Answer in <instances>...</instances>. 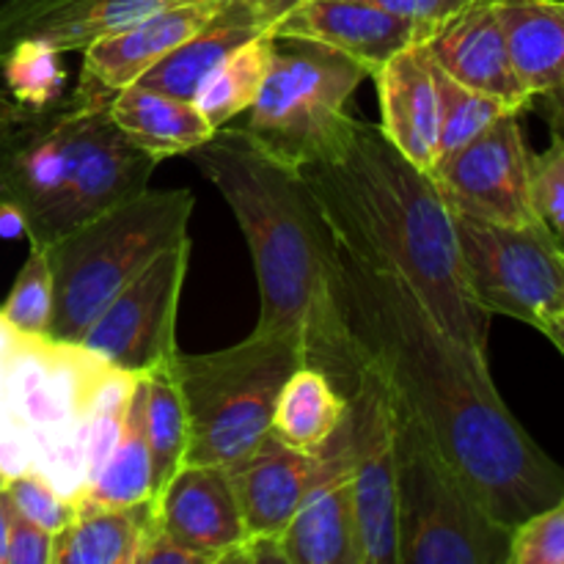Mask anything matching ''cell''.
Returning <instances> with one entry per match:
<instances>
[{
    "mask_svg": "<svg viewBox=\"0 0 564 564\" xmlns=\"http://www.w3.org/2000/svg\"><path fill=\"white\" fill-rule=\"evenodd\" d=\"M336 292L358 364L424 430L496 521L516 529L560 505L564 468L505 405L488 352L441 328L394 273L345 246Z\"/></svg>",
    "mask_w": 564,
    "mask_h": 564,
    "instance_id": "obj_1",
    "label": "cell"
},
{
    "mask_svg": "<svg viewBox=\"0 0 564 564\" xmlns=\"http://www.w3.org/2000/svg\"><path fill=\"white\" fill-rule=\"evenodd\" d=\"M297 171L339 246L394 273L441 328L488 352L494 314L468 290L452 209L430 171L350 110Z\"/></svg>",
    "mask_w": 564,
    "mask_h": 564,
    "instance_id": "obj_2",
    "label": "cell"
},
{
    "mask_svg": "<svg viewBox=\"0 0 564 564\" xmlns=\"http://www.w3.org/2000/svg\"><path fill=\"white\" fill-rule=\"evenodd\" d=\"M235 213L259 284L257 334L292 336L306 367L350 394L361 378L341 317L339 240L295 163L270 152L246 127H220L191 152Z\"/></svg>",
    "mask_w": 564,
    "mask_h": 564,
    "instance_id": "obj_3",
    "label": "cell"
},
{
    "mask_svg": "<svg viewBox=\"0 0 564 564\" xmlns=\"http://www.w3.org/2000/svg\"><path fill=\"white\" fill-rule=\"evenodd\" d=\"M187 187L141 191L47 246L53 319L47 336L77 345L83 330L158 253L191 237Z\"/></svg>",
    "mask_w": 564,
    "mask_h": 564,
    "instance_id": "obj_4",
    "label": "cell"
},
{
    "mask_svg": "<svg viewBox=\"0 0 564 564\" xmlns=\"http://www.w3.org/2000/svg\"><path fill=\"white\" fill-rule=\"evenodd\" d=\"M303 364L301 341L257 330L224 350L176 352L169 367L185 405V463L242 460L270 433L281 386Z\"/></svg>",
    "mask_w": 564,
    "mask_h": 564,
    "instance_id": "obj_5",
    "label": "cell"
},
{
    "mask_svg": "<svg viewBox=\"0 0 564 564\" xmlns=\"http://www.w3.org/2000/svg\"><path fill=\"white\" fill-rule=\"evenodd\" d=\"M389 408L400 518L397 564H507L512 529L474 499L424 430L391 397Z\"/></svg>",
    "mask_w": 564,
    "mask_h": 564,
    "instance_id": "obj_6",
    "label": "cell"
},
{
    "mask_svg": "<svg viewBox=\"0 0 564 564\" xmlns=\"http://www.w3.org/2000/svg\"><path fill=\"white\" fill-rule=\"evenodd\" d=\"M367 77L358 61L328 44L275 39L246 130L270 152L303 163L347 113V99Z\"/></svg>",
    "mask_w": 564,
    "mask_h": 564,
    "instance_id": "obj_7",
    "label": "cell"
},
{
    "mask_svg": "<svg viewBox=\"0 0 564 564\" xmlns=\"http://www.w3.org/2000/svg\"><path fill=\"white\" fill-rule=\"evenodd\" d=\"M94 99L72 91L39 110L14 105L0 124V207L20 218L31 246L64 235V209L77 165V147Z\"/></svg>",
    "mask_w": 564,
    "mask_h": 564,
    "instance_id": "obj_8",
    "label": "cell"
},
{
    "mask_svg": "<svg viewBox=\"0 0 564 564\" xmlns=\"http://www.w3.org/2000/svg\"><path fill=\"white\" fill-rule=\"evenodd\" d=\"M466 284L488 314L527 323L543 334L564 312V246L540 224H490L452 213Z\"/></svg>",
    "mask_w": 564,
    "mask_h": 564,
    "instance_id": "obj_9",
    "label": "cell"
},
{
    "mask_svg": "<svg viewBox=\"0 0 564 564\" xmlns=\"http://www.w3.org/2000/svg\"><path fill=\"white\" fill-rule=\"evenodd\" d=\"M193 240L185 237L152 259L83 330L77 345L113 369L147 375L176 356V312L191 264Z\"/></svg>",
    "mask_w": 564,
    "mask_h": 564,
    "instance_id": "obj_10",
    "label": "cell"
},
{
    "mask_svg": "<svg viewBox=\"0 0 564 564\" xmlns=\"http://www.w3.org/2000/svg\"><path fill=\"white\" fill-rule=\"evenodd\" d=\"M345 433L350 444L358 560L361 564H397L400 518L391 408L383 383L364 367L358 386L347 394Z\"/></svg>",
    "mask_w": 564,
    "mask_h": 564,
    "instance_id": "obj_11",
    "label": "cell"
},
{
    "mask_svg": "<svg viewBox=\"0 0 564 564\" xmlns=\"http://www.w3.org/2000/svg\"><path fill=\"white\" fill-rule=\"evenodd\" d=\"M518 116L521 110L499 116L488 130L430 171L452 213L490 224H540L529 180L532 152Z\"/></svg>",
    "mask_w": 564,
    "mask_h": 564,
    "instance_id": "obj_12",
    "label": "cell"
},
{
    "mask_svg": "<svg viewBox=\"0 0 564 564\" xmlns=\"http://www.w3.org/2000/svg\"><path fill=\"white\" fill-rule=\"evenodd\" d=\"M149 512L152 527L198 551L209 564L235 562L248 540L226 466L185 463L149 499Z\"/></svg>",
    "mask_w": 564,
    "mask_h": 564,
    "instance_id": "obj_13",
    "label": "cell"
},
{
    "mask_svg": "<svg viewBox=\"0 0 564 564\" xmlns=\"http://www.w3.org/2000/svg\"><path fill=\"white\" fill-rule=\"evenodd\" d=\"M301 3L306 0H220L215 14L187 42L171 50L135 83L154 91L193 99L215 66L257 39H275L281 22Z\"/></svg>",
    "mask_w": 564,
    "mask_h": 564,
    "instance_id": "obj_14",
    "label": "cell"
},
{
    "mask_svg": "<svg viewBox=\"0 0 564 564\" xmlns=\"http://www.w3.org/2000/svg\"><path fill=\"white\" fill-rule=\"evenodd\" d=\"M218 3L220 0H191L169 6L94 42L83 50L80 83L75 91L110 102L116 91L132 86L143 72L187 42L215 14Z\"/></svg>",
    "mask_w": 564,
    "mask_h": 564,
    "instance_id": "obj_15",
    "label": "cell"
},
{
    "mask_svg": "<svg viewBox=\"0 0 564 564\" xmlns=\"http://www.w3.org/2000/svg\"><path fill=\"white\" fill-rule=\"evenodd\" d=\"M424 47L452 80L501 99L521 113L532 105V94L518 80L490 0H468L430 31Z\"/></svg>",
    "mask_w": 564,
    "mask_h": 564,
    "instance_id": "obj_16",
    "label": "cell"
},
{
    "mask_svg": "<svg viewBox=\"0 0 564 564\" xmlns=\"http://www.w3.org/2000/svg\"><path fill=\"white\" fill-rule=\"evenodd\" d=\"M328 455L325 474L303 496L284 532L275 538L281 564H361L345 424L330 441Z\"/></svg>",
    "mask_w": 564,
    "mask_h": 564,
    "instance_id": "obj_17",
    "label": "cell"
},
{
    "mask_svg": "<svg viewBox=\"0 0 564 564\" xmlns=\"http://www.w3.org/2000/svg\"><path fill=\"white\" fill-rule=\"evenodd\" d=\"M191 0H6L0 3V58L20 42L83 53L141 17Z\"/></svg>",
    "mask_w": 564,
    "mask_h": 564,
    "instance_id": "obj_18",
    "label": "cell"
},
{
    "mask_svg": "<svg viewBox=\"0 0 564 564\" xmlns=\"http://www.w3.org/2000/svg\"><path fill=\"white\" fill-rule=\"evenodd\" d=\"M328 457V449H292L268 433L242 460L231 463L229 479L248 538H279L303 496L325 474Z\"/></svg>",
    "mask_w": 564,
    "mask_h": 564,
    "instance_id": "obj_19",
    "label": "cell"
},
{
    "mask_svg": "<svg viewBox=\"0 0 564 564\" xmlns=\"http://www.w3.org/2000/svg\"><path fill=\"white\" fill-rule=\"evenodd\" d=\"M435 25L389 14L367 0H306L281 22L275 39L328 44L358 61L372 77L391 55L424 42Z\"/></svg>",
    "mask_w": 564,
    "mask_h": 564,
    "instance_id": "obj_20",
    "label": "cell"
},
{
    "mask_svg": "<svg viewBox=\"0 0 564 564\" xmlns=\"http://www.w3.org/2000/svg\"><path fill=\"white\" fill-rule=\"evenodd\" d=\"M380 99V130L424 171L438 160V83L424 42L391 55L372 75Z\"/></svg>",
    "mask_w": 564,
    "mask_h": 564,
    "instance_id": "obj_21",
    "label": "cell"
},
{
    "mask_svg": "<svg viewBox=\"0 0 564 564\" xmlns=\"http://www.w3.org/2000/svg\"><path fill=\"white\" fill-rule=\"evenodd\" d=\"M108 110L116 127L158 163L174 154H191L215 132L193 99L154 91L141 83L116 91Z\"/></svg>",
    "mask_w": 564,
    "mask_h": 564,
    "instance_id": "obj_22",
    "label": "cell"
},
{
    "mask_svg": "<svg viewBox=\"0 0 564 564\" xmlns=\"http://www.w3.org/2000/svg\"><path fill=\"white\" fill-rule=\"evenodd\" d=\"M143 408H147V386L138 375L130 400H127L124 416H121L113 449L105 457L102 468L94 474L91 482L72 499L77 507V516L94 510L135 507L152 499V452H149L147 411Z\"/></svg>",
    "mask_w": 564,
    "mask_h": 564,
    "instance_id": "obj_23",
    "label": "cell"
},
{
    "mask_svg": "<svg viewBox=\"0 0 564 564\" xmlns=\"http://www.w3.org/2000/svg\"><path fill=\"white\" fill-rule=\"evenodd\" d=\"M518 80L543 94L564 80V0H490Z\"/></svg>",
    "mask_w": 564,
    "mask_h": 564,
    "instance_id": "obj_24",
    "label": "cell"
},
{
    "mask_svg": "<svg viewBox=\"0 0 564 564\" xmlns=\"http://www.w3.org/2000/svg\"><path fill=\"white\" fill-rule=\"evenodd\" d=\"M347 416V397L314 367H297L281 386L270 433L301 452H325Z\"/></svg>",
    "mask_w": 564,
    "mask_h": 564,
    "instance_id": "obj_25",
    "label": "cell"
},
{
    "mask_svg": "<svg viewBox=\"0 0 564 564\" xmlns=\"http://www.w3.org/2000/svg\"><path fill=\"white\" fill-rule=\"evenodd\" d=\"M149 527V501L83 512L53 534L50 564H138Z\"/></svg>",
    "mask_w": 564,
    "mask_h": 564,
    "instance_id": "obj_26",
    "label": "cell"
},
{
    "mask_svg": "<svg viewBox=\"0 0 564 564\" xmlns=\"http://www.w3.org/2000/svg\"><path fill=\"white\" fill-rule=\"evenodd\" d=\"M273 44V36L246 44L237 53H231L224 64L215 66L213 75L198 86L193 102L213 130L226 127L237 113H246L257 102L259 88L268 75Z\"/></svg>",
    "mask_w": 564,
    "mask_h": 564,
    "instance_id": "obj_27",
    "label": "cell"
},
{
    "mask_svg": "<svg viewBox=\"0 0 564 564\" xmlns=\"http://www.w3.org/2000/svg\"><path fill=\"white\" fill-rule=\"evenodd\" d=\"M147 386V438L152 452L154 494L185 466L187 452V419L182 405L180 386L171 375L169 364L141 375ZM152 494V496H154Z\"/></svg>",
    "mask_w": 564,
    "mask_h": 564,
    "instance_id": "obj_28",
    "label": "cell"
},
{
    "mask_svg": "<svg viewBox=\"0 0 564 564\" xmlns=\"http://www.w3.org/2000/svg\"><path fill=\"white\" fill-rule=\"evenodd\" d=\"M435 66V64H433ZM435 83H438V105H441V127H438V160L452 158L457 149L466 147L468 141L488 130L499 116L510 113V105L501 99L488 97L482 91L463 86V83L452 80L449 75L435 66Z\"/></svg>",
    "mask_w": 564,
    "mask_h": 564,
    "instance_id": "obj_29",
    "label": "cell"
},
{
    "mask_svg": "<svg viewBox=\"0 0 564 564\" xmlns=\"http://www.w3.org/2000/svg\"><path fill=\"white\" fill-rule=\"evenodd\" d=\"M6 94L20 108L39 110L61 99L66 72L58 50L39 42H20L0 58Z\"/></svg>",
    "mask_w": 564,
    "mask_h": 564,
    "instance_id": "obj_30",
    "label": "cell"
},
{
    "mask_svg": "<svg viewBox=\"0 0 564 564\" xmlns=\"http://www.w3.org/2000/svg\"><path fill=\"white\" fill-rule=\"evenodd\" d=\"M0 312L22 336H47L53 319V273L47 248L31 246Z\"/></svg>",
    "mask_w": 564,
    "mask_h": 564,
    "instance_id": "obj_31",
    "label": "cell"
},
{
    "mask_svg": "<svg viewBox=\"0 0 564 564\" xmlns=\"http://www.w3.org/2000/svg\"><path fill=\"white\" fill-rule=\"evenodd\" d=\"M3 490L6 496H9L11 507H14L22 518H28V521L36 523V527L47 529L50 534H55L58 529H64L66 523H72L77 518L75 501L61 496L36 468L9 479Z\"/></svg>",
    "mask_w": 564,
    "mask_h": 564,
    "instance_id": "obj_32",
    "label": "cell"
},
{
    "mask_svg": "<svg viewBox=\"0 0 564 564\" xmlns=\"http://www.w3.org/2000/svg\"><path fill=\"white\" fill-rule=\"evenodd\" d=\"M507 564H564V499L512 529Z\"/></svg>",
    "mask_w": 564,
    "mask_h": 564,
    "instance_id": "obj_33",
    "label": "cell"
},
{
    "mask_svg": "<svg viewBox=\"0 0 564 564\" xmlns=\"http://www.w3.org/2000/svg\"><path fill=\"white\" fill-rule=\"evenodd\" d=\"M532 204L538 218L564 242V141L554 138L545 152L529 158Z\"/></svg>",
    "mask_w": 564,
    "mask_h": 564,
    "instance_id": "obj_34",
    "label": "cell"
},
{
    "mask_svg": "<svg viewBox=\"0 0 564 564\" xmlns=\"http://www.w3.org/2000/svg\"><path fill=\"white\" fill-rule=\"evenodd\" d=\"M50 551H53V534L14 510L3 564H50Z\"/></svg>",
    "mask_w": 564,
    "mask_h": 564,
    "instance_id": "obj_35",
    "label": "cell"
},
{
    "mask_svg": "<svg viewBox=\"0 0 564 564\" xmlns=\"http://www.w3.org/2000/svg\"><path fill=\"white\" fill-rule=\"evenodd\" d=\"M138 564H209L198 551L187 549L180 540L165 534L163 529L149 527L147 538H143Z\"/></svg>",
    "mask_w": 564,
    "mask_h": 564,
    "instance_id": "obj_36",
    "label": "cell"
},
{
    "mask_svg": "<svg viewBox=\"0 0 564 564\" xmlns=\"http://www.w3.org/2000/svg\"><path fill=\"white\" fill-rule=\"evenodd\" d=\"M367 3L378 6V9L389 11V14L405 17V20L435 25V22L446 20L457 9H463L468 0H367Z\"/></svg>",
    "mask_w": 564,
    "mask_h": 564,
    "instance_id": "obj_37",
    "label": "cell"
},
{
    "mask_svg": "<svg viewBox=\"0 0 564 564\" xmlns=\"http://www.w3.org/2000/svg\"><path fill=\"white\" fill-rule=\"evenodd\" d=\"M529 108L538 110V113L551 124L554 138H562L564 141V80L560 83V86L549 88V91L534 94Z\"/></svg>",
    "mask_w": 564,
    "mask_h": 564,
    "instance_id": "obj_38",
    "label": "cell"
},
{
    "mask_svg": "<svg viewBox=\"0 0 564 564\" xmlns=\"http://www.w3.org/2000/svg\"><path fill=\"white\" fill-rule=\"evenodd\" d=\"M20 330H14V325L6 319V314L0 312V419L6 416V400H3V372H6V361H9L11 350L17 347V341H20Z\"/></svg>",
    "mask_w": 564,
    "mask_h": 564,
    "instance_id": "obj_39",
    "label": "cell"
},
{
    "mask_svg": "<svg viewBox=\"0 0 564 564\" xmlns=\"http://www.w3.org/2000/svg\"><path fill=\"white\" fill-rule=\"evenodd\" d=\"M11 516H14V507H11L6 490H0V564H3L6 543H9V529H11Z\"/></svg>",
    "mask_w": 564,
    "mask_h": 564,
    "instance_id": "obj_40",
    "label": "cell"
},
{
    "mask_svg": "<svg viewBox=\"0 0 564 564\" xmlns=\"http://www.w3.org/2000/svg\"><path fill=\"white\" fill-rule=\"evenodd\" d=\"M543 334L549 336L551 341H554V345H556V350H560L562 356H564V312H562V314H556V317L551 319L549 325H545V328H543Z\"/></svg>",
    "mask_w": 564,
    "mask_h": 564,
    "instance_id": "obj_41",
    "label": "cell"
},
{
    "mask_svg": "<svg viewBox=\"0 0 564 564\" xmlns=\"http://www.w3.org/2000/svg\"><path fill=\"white\" fill-rule=\"evenodd\" d=\"M14 105H17L14 99H11L9 94H6L3 88H0V124H3V121H6V116H9L11 110H14Z\"/></svg>",
    "mask_w": 564,
    "mask_h": 564,
    "instance_id": "obj_42",
    "label": "cell"
},
{
    "mask_svg": "<svg viewBox=\"0 0 564 564\" xmlns=\"http://www.w3.org/2000/svg\"><path fill=\"white\" fill-rule=\"evenodd\" d=\"M6 488V477H3V474H0V490H3Z\"/></svg>",
    "mask_w": 564,
    "mask_h": 564,
    "instance_id": "obj_43",
    "label": "cell"
},
{
    "mask_svg": "<svg viewBox=\"0 0 564 564\" xmlns=\"http://www.w3.org/2000/svg\"><path fill=\"white\" fill-rule=\"evenodd\" d=\"M0 3H6V0H0Z\"/></svg>",
    "mask_w": 564,
    "mask_h": 564,
    "instance_id": "obj_44",
    "label": "cell"
}]
</instances>
